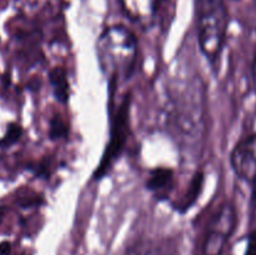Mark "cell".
I'll list each match as a JSON object with an SVG mask.
<instances>
[{
	"label": "cell",
	"mask_w": 256,
	"mask_h": 255,
	"mask_svg": "<svg viewBox=\"0 0 256 255\" xmlns=\"http://www.w3.org/2000/svg\"><path fill=\"white\" fill-rule=\"evenodd\" d=\"M99 66L109 82L118 88L134 72L138 60V42L135 35L122 25L106 28L96 42Z\"/></svg>",
	"instance_id": "1"
},
{
	"label": "cell",
	"mask_w": 256,
	"mask_h": 255,
	"mask_svg": "<svg viewBox=\"0 0 256 255\" xmlns=\"http://www.w3.org/2000/svg\"><path fill=\"white\" fill-rule=\"evenodd\" d=\"M196 26L200 50L215 68L226 32V12L222 0H196Z\"/></svg>",
	"instance_id": "2"
},
{
	"label": "cell",
	"mask_w": 256,
	"mask_h": 255,
	"mask_svg": "<svg viewBox=\"0 0 256 255\" xmlns=\"http://www.w3.org/2000/svg\"><path fill=\"white\" fill-rule=\"evenodd\" d=\"M130 106L132 94L126 92L116 104V108L110 106V135L104 154L99 165L95 169L92 178L100 180L112 169L115 162L119 160L126 145L130 132Z\"/></svg>",
	"instance_id": "3"
},
{
	"label": "cell",
	"mask_w": 256,
	"mask_h": 255,
	"mask_svg": "<svg viewBox=\"0 0 256 255\" xmlns=\"http://www.w3.org/2000/svg\"><path fill=\"white\" fill-rule=\"evenodd\" d=\"M234 226V208L225 202L214 215L208 226L206 236L202 245V255H222Z\"/></svg>",
	"instance_id": "4"
},
{
	"label": "cell",
	"mask_w": 256,
	"mask_h": 255,
	"mask_svg": "<svg viewBox=\"0 0 256 255\" xmlns=\"http://www.w3.org/2000/svg\"><path fill=\"white\" fill-rule=\"evenodd\" d=\"M232 165L238 176L252 182L256 176V135L242 140L232 152Z\"/></svg>",
	"instance_id": "5"
},
{
	"label": "cell",
	"mask_w": 256,
	"mask_h": 255,
	"mask_svg": "<svg viewBox=\"0 0 256 255\" xmlns=\"http://www.w3.org/2000/svg\"><path fill=\"white\" fill-rule=\"evenodd\" d=\"M162 0H119L124 14L144 29L155 22Z\"/></svg>",
	"instance_id": "6"
},
{
	"label": "cell",
	"mask_w": 256,
	"mask_h": 255,
	"mask_svg": "<svg viewBox=\"0 0 256 255\" xmlns=\"http://www.w3.org/2000/svg\"><path fill=\"white\" fill-rule=\"evenodd\" d=\"M174 182V172L169 168H156L152 170L146 180V189L156 198L168 196Z\"/></svg>",
	"instance_id": "7"
},
{
	"label": "cell",
	"mask_w": 256,
	"mask_h": 255,
	"mask_svg": "<svg viewBox=\"0 0 256 255\" xmlns=\"http://www.w3.org/2000/svg\"><path fill=\"white\" fill-rule=\"evenodd\" d=\"M202 185H204V174L202 172H196L192 175L185 194L182 195L180 202L175 205V209L180 212H188L199 199L202 192Z\"/></svg>",
	"instance_id": "8"
},
{
	"label": "cell",
	"mask_w": 256,
	"mask_h": 255,
	"mask_svg": "<svg viewBox=\"0 0 256 255\" xmlns=\"http://www.w3.org/2000/svg\"><path fill=\"white\" fill-rule=\"evenodd\" d=\"M49 79L56 100L65 104L69 99V80H68L66 72L62 68H54L50 70Z\"/></svg>",
	"instance_id": "9"
},
{
	"label": "cell",
	"mask_w": 256,
	"mask_h": 255,
	"mask_svg": "<svg viewBox=\"0 0 256 255\" xmlns=\"http://www.w3.org/2000/svg\"><path fill=\"white\" fill-rule=\"evenodd\" d=\"M22 129L19 124L16 122H10L6 128V132H5L4 136L0 139V148L2 149H8L9 146L14 145L15 142H19V139L22 138Z\"/></svg>",
	"instance_id": "10"
},
{
	"label": "cell",
	"mask_w": 256,
	"mask_h": 255,
	"mask_svg": "<svg viewBox=\"0 0 256 255\" xmlns=\"http://www.w3.org/2000/svg\"><path fill=\"white\" fill-rule=\"evenodd\" d=\"M49 135L52 139H62L68 135V126L60 116H54L50 122Z\"/></svg>",
	"instance_id": "11"
},
{
	"label": "cell",
	"mask_w": 256,
	"mask_h": 255,
	"mask_svg": "<svg viewBox=\"0 0 256 255\" xmlns=\"http://www.w3.org/2000/svg\"><path fill=\"white\" fill-rule=\"evenodd\" d=\"M124 255H158V254L154 252V250L150 249V248L135 246L128 250Z\"/></svg>",
	"instance_id": "12"
},
{
	"label": "cell",
	"mask_w": 256,
	"mask_h": 255,
	"mask_svg": "<svg viewBox=\"0 0 256 255\" xmlns=\"http://www.w3.org/2000/svg\"><path fill=\"white\" fill-rule=\"evenodd\" d=\"M245 255H256V232H252V234L249 235Z\"/></svg>",
	"instance_id": "13"
},
{
	"label": "cell",
	"mask_w": 256,
	"mask_h": 255,
	"mask_svg": "<svg viewBox=\"0 0 256 255\" xmlns=\"http://www.w3.org/2000/svg\"><path fill=\"white\" fill-rule=\"evenodd\" d=\"M12 252V245L9 242H0V255H9Z\"/></svg>",
	"instance_id": "14"
},
{
	"label": "cell",
	"mask_w": 256,
	"mask_h": 255,
	"mask_svg": "<svg viewBox=\"0 0 256 255\" xmlns=\"http://www.w3.org/2000/svg\"><path fill=\"white\" fill-rule=\"evenodd\" d=\"M252 202H254V205L256 206V176L252 179Z\"/></svg>",
	"instance_id": "15"
},
{
	"label": "cell",
	"mask_w": 256,
	"mask_h": 255,
	"mask_svg": "<svg viewBox=\"0 0 256 255\" xmlns=\"http://www.w3.org/2000/svg\"><path fill=\"white\" fill-rule=\"evenodd\" d=\"M2 215H4V209H2V206H0V222H2Z\"/></svg>",
	"instance_id": "16"
}]
</instances>
